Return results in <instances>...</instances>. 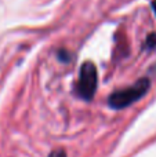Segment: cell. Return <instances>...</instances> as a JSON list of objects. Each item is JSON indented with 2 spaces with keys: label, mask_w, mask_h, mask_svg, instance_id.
I'll list each match as a JSON object with an SVG mask.
<instances>
[{
  "label": "cell",
  "mask_w": 156,
  "mask_h": 157,
  "mask_svg": "<svg viewBox=\"0 0 156 157\" xmlns=\"http://www.w3.org/2000/svg\"><path fill=\"white\" fill-rule=\"evenodd\" d=\"M148 90H149V80L148 78H140L134 86L111 94L108 103L115 109L124 108V106L138 101L141 97H144Z\"/></svg>",
  "instance_id": "1"
},
{
  "label": "cell",
  "mask_w": 156,
  "mask_h": 157,
  "mask_svg": "<svg viewBox=\"0 0 156 157\" xmlns=\"http://www.w3.org/2000/svg\"><path fill=\"white\" fill-rule=\"evenodd\" d=\"M97 90V69L93 62H84L80 66L77 92L84 99H91Z\"/></svg>",
  "instance_id": "2"
},
{
  "label": "cell",
  "mask_w": 156,
  "mask_h": 157,
  "mask_svg": "<svg viewBox=\"0 0 156 157\" xmlns=\"http://www.w3.org/2000/svg\"><path fill=\"white\" fill-rule=\"evenodd\" d=\"M148 46L151 47V48H154V47H156V33H152L151 36H148Z\"/></svg>",
  "instance_id": "3"
},
{
  "label": "cell",
  "mask_w": 156,
  "mask_h": 157,
  "mask_svg": "<svg viewBox=\"0 0 156 157\" xmlns=\"http://www.w3.org/2000/svg\"><path fill=\"white\" fill-rule=\"evenodd\" d=\"M49 157H66V153L64 152L62 149H60V150H54V152H53Z\"/></svg>",
  "instance_id": "4"
},
{
  "label": "cell",
  "mask_w": 156,
  "mask_h": 157,
  "mask_svg": "<svg viewBox=\"0 0 156 157\" xmlns=\"http://www.w3.org/2000/svg\"><path fill=\"white\" fill-rule=\"evenodd\" d=\"M152 7H154V11L156 14V0H155V2H152Z\"/></svg>",
  "instance_id": "5"
}]
</instances>
